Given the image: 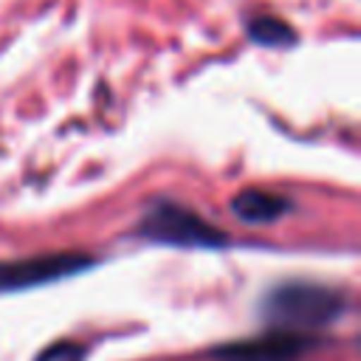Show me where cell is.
<instances>
[{"label":"cell","mask_w":361,"mask_h":361,"mask_svg":"<svg viewBox=\"0 0 361 361\" xmlns=\"http://www.w3.org/2000/svg\"><path fill=\"white\" fill-rule=\"evenodd\" d=\"M344 310L347 296L338 288L313 279H285L274 285L259 302V313L271 327H288L299 333L322 330L338 322Z\"/></svg>","instance_id":"6da1fadb"},{"label":"cell","mask_w":361,"mask_h":361,"mask_svg":"<svg viewBox=\"0 0 361 361\" xmlns=\"http://www.w3.org/2000/svg\"><path fill=\"white\" fill-rule=\"evenodd\" d=\"M135 234L147 243L178 248H220L228 243V234L214 228L189 206L172 200H155L138 220Z\"/></svg>","instance_id":"7a4b0ae2"},{"label":"cell","mask_w":361,"mask_h":361,"mask_svg":"<svg viewBox=\"0 0 361 361\" xmlns=\"http://www.w3.org/2000/svg\"><path fill=\"white\" fill-rule=\"evenodd\" d=\"M93 265H96V259L90 254H79V251H51V254L6 259V262H0V293L51 285V282L76 276Z\"/></svg>","instance_id":"3957f363"},{"label":"cell","mask_w":361,"mask_h":361,"mask_svg":"<svg viewBox=\"0 0 361 361\" xmlns=\"http://www.w3.org/2000/svg\"><path fill=\"white\" fill-rule=\"evenodd\" d=\"M313 333H299L288 327H271L262 336L228 341L212 350L214 361H302L316 350Z\"/></svg>","instance_id":"277c9868"},{"label":"cell","mask_w":361,"mask_h":361,"mask_svg":"<svg viewBox=\"0 0 361 361\" xmlns=\"http://www.w3.org/2000/svg\"><path fill=\"white\" fill-rule=\"evenodd\" d=\"M231 212L243 223L268 226V223H276L279 217H285L290 212V203L265 189H243L231 197Z\"/></svg>","instance_id":"5b68a950"},{"label":"cell","mask_w":361,"mask_h":361,"mask_svg":"<svg viewBox=\"0 0 361 361\" xmlns=\"http://www.w3.org/2000/svg\"><path fill=\"white\" fill-rule=\"evenodd\" d=\"M85 355H87V347L82 341L59 338V341L48 344L45 350H39L34 361H85Z\"/></svg>","instance_id":"8992f818"}]
</instances>
